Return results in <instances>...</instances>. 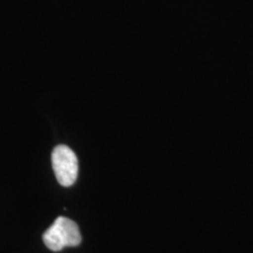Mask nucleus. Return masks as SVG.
Here are the masks:
<instances>
[{"mask_svg":"<svg viewBox=\"0 0 253 253\" xmlns=\"http://www.w3.org/2000/svg\"><path fill=\"white\" fill-rule=\"evenodd\" d=\"M42 239L47 248L55 252L68 246H78L82 242L78 224L66 217L56 218L54 223L43 233Z\"/></svg>","mask_w":253,"mask_h":253,"instance_id":"f257e3e1","label":"nucleus"},{"mask_svg":"<svg viewBox=\"0 0 253 253\" xmlns=\"http://www.w3.org/2000/svg\"><path fill=\"white\" fill-rule=\"evenodd\" d=\"M52 166L55 177L62 186H71L75 183L79 172L78 157L67 145H58L52 153Z\"/></svg>","mask_w":253,"mask_h":253,"instance_id":"f03ea898","label":"nucleus"}]
</instances>
